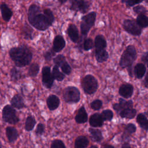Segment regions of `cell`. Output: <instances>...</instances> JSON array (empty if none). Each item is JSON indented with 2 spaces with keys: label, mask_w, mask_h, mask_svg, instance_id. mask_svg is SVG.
Segmentation results:
<instances>
[{
  "label": "cell",
  "mask_w": 148,
  "mask_h": 148,
  "mask_svg": "<svg viewBox=\"0 0 148 148\" xmlns=\"http://www.w3.org/2000/svg\"><path fill=\"white\" fill-rule=\"evenodd\" d=\"M146 71V68L145 64L142 63L137 64L135 66L134 69V74L138 79L142 78L145 75Z\"/></svg>",
  "instance_id": "cell-22"
},
{
  "label": "cell",
  "mask_w": 148,
  "mask_h": 148,
  "mask_svg": "<svg viewBox=\"0 0 148 148\" xmlns=\"http://www.w3.org/2000/svg\"><path fill=\"white\" fill-rule=\"evenodd\" d=\"M65 46V41L61 35H57L53 40V51L56 53L60 52Z\"/></svg>",
  "instance_id": "cell-15"
},
{
  "label": "cell",
  "mask_w": 148,
  "mask_h": 148,
  "mask_svg": "<svg viewBox=\"0 0 148 148\" xmlns=\"http://www.w3.org/2000/svg\"><path fill=\"white\" fill-rule=\"evenodd\" d=\"M136 121L142 128H143L145 131L147 130V128H148L147 119L146 116L143 113H139L137 116Z\"/></svg>",
  "instance_id": "cell-26"
},
{
  "label": "cell",
  "mask_w": 148,
  "mask_h": 148,
  "mask_svg": "<svg viewBox=\"0 0 148 148\" xmlns=\"http://www.w3.org/2000/svg\"><path fill=\"white\" fill-rule=\"evenodd\" d=\"M75 121L79 124L84 123L88 120V115L86 111L84 106H82L78 110L77 113L75 116Z\"/></svg>",
  "instance_id": "cell-20"
},
{
  "label": "cell",
  "mask_w": 148,
  "mask_h": 148,
  "mask_svg": "<svg viewBox=\"0 0 148 148\" xmlns=\"http://www.w3.org/2000/svg\"><path fill=\"white\" fill-rule=\"evenodd\" d=\"M28 20L29 23L39 31H45L52 25V23L43 12L39 6L31 4L28 10Z\"/></svg>",
  "instance_id": "cell-1"
},
{
  "label": "cell",
  "mask_w": 148,
  "mask_h": 148,
  "mask_svg": "<svg viewBox=\"0 0 148 148\" xmlns=\"http://www.w3.org/2000/svg\"><path fill=\"white\" fill-rule=\"evenodd\" d=\"M134 92V87L133 86L129 83H125L122 84L119 90V94L125 98H128L131 97L133 94Z\"/></svg>",
  "instance_id": "cell-11"
},
{
  "label": "cell",
  "mask_w": 148,
  "mask_h": 148,
  "mask_svg": "<svg viewBox=\"0 0 148 148\" xmlns=\"http://www.w3.org/2000/svg\"><path fill=\"white\" fill-rule=\"evenodd\" d=\"M101 114L103 121H110L113 116V112L109 109L103 110Z\"/></svg>",
  "instance_id": "cell-35"
},
{
  "label": "cell",
  "mask_w": 148,
  "mask_h": 148,
  "mask_svg": "<svg viewBox=\"0 0 148 148\" xmlns=\"http://www.w3.org/2000/svg\"><path fill=\"white\" fill-rule=\"evenodd\" d=\"M80 93L77 88L74 86H69L65 88L63 97L65 102L69 103H77L80 101Z\"/></svg>",
  "instance_id": "cell-7"
},
{
  "label": "cell",
  "mask_w": 148,
  "mask_h": 148,
  "mask_svg": "<svg viewBox=\"0 0 148 148\" xmlns=\"http://www.w3.org/2000/svg\"><path fill=\"white\" fill-rule=\"evenodd\" d=\"M89 141L87 137L81 135L79 136L75 140V148H85L88 146Z\"/></svg>",
  "instance_id": "cell-25"
},
{
  "label": "cell",
  "mask_w": 148,
  "mask_h": 148,
  "mask_svg": "<svg viewBox=\"0 0 148 148\" xmlns=\"http://www.w3.org/2000/svg\"><path fill=\"white\" fill-rule=\"evenodd\" d=\"M10 75L11 80L13 82H17L21 77V72L15 67H13L11 69L10 72Z\"/></svg>",
  "instance_id": "cell-33"
},
{
  "label": "cell",
  "mask_w": 148,
  "mask_h": 148,
  "mask_svg": "<svg viewBox=\"0 0 148 148\" xmlns=\"http://www.w3.org/2000/svg\"><path fill=\"white\" fill-rule=\"evenodd\" d=\"M69 3L70 10L83 14L88 12L90 6V2L88 0H69Z\"/></svg>",
  "instance_id": "cell-8"
},
{
  "label": "cell",
  "mask_w": 148,
  "mask_h": 148,
  "mask_svg": "<svg viewBox=\"0 0 148 148\" xmlns=\"http://www.w3.org/2000/svg\"><path fill=\"white\" fill-rule=\"evenodd\" d=\"M52 74L54 77V79L57 81H62L65 78V75L61 72L58 69V66L55 65L52 71Z\"/></svg>",
  "instance_id": "cell-32"
},
{
  "label": "cell",
  "mask_w": 148,
  "mask_h": 148,
  "mask_svg": "<svg viewBox=\"0 0 148 148\" xmlns=\"http://www.w3.org/2000/svg\"><path fill=\"white\" fill-rule=\"evenodd\" d=\"M88 131L90 134V138L92 141L95 142H99L102 140V134L99 130L90 128Z\"/></svg>",
  "instance_id": "cell-24"
},
{
  "label": "cell",
  "mask_w": 148,
  "mask_h": 148,
  "mask_svg": "<svg viewBox=\"0 0 148 148\" xmlns=\"http://www.w3.org/2000/svg\"><path fill=\"white\" fill-rule=\"evenodd\" d=\"M123 27L126 32L132 35L139 36L142 33V28L138 25L135 20L130 19L124 20Z\"/></svg>",
  "instance_id": "cell-9"
},
{
  "label": "cell",
  "mask_w": 148,
  "mask_h": 148,
  "mask_svg": "<svg viewBox=\"0 0 148 148\" xmlns=\"http://www.w3.org/2000/svg\"><path fill=\"white\" fill-rule=\"evenodd\" d=\"M120 116L122 118H126L128 119H132L135 117L136 114V110L132 108H126L123 109L119 112Z\"/></svg>",
  "instance_id": "cell-23"
},
{
  "label": "cell",
  "mask_w": 148,
  "mask_h": 148,
  "mask_svg": "<svg viewBox=\"0 0 148 148\" xmlns=\"http://www.w3.org/2000/svg\"><path fill=\"white\" fill-rule=\"evenodd\" d=\"M147 76H148V75H147V73H146V76H145V83H144L145 86V87H146V88H147V84H148V82H147V80H148V79H147Z\"/></svg>",
  "instance_id": "cell-47"
},
{
  "label": "cell",
  "mask_w": 148,
  "mask_h": 148,
  "mask_svg": "<svg viewBox=\"0 0 148 148\" xmlns=\"http://www.w3.org/2000/svg\"><path fill=\"white\" fill-rule=\"evenodd\" d=\"M93 45H94V43H93L92 40L91 38H87L84 41L83 49L84 50L88 51L92 48Z\"/></svg>",
  "instance_id": "cell-39"
},
{
  "label": "cell",
  "mask_w": 148,
  "mask_h": 148,
  "mask_svg": "<svg viewBox=\"0 0 148 148\" xmlns=\"http://www.w3.org/2000/svg\"><path fill=\"white\" fill-rule=\"evenodd\" d=\"M62 71V72L66 74V75H69L71 72V68L69 66V65L68 64V63L66 61V60L65 61H64L61 65L60 66Z\"/></svg>",
  "instance_id": "cell-38"
},
{
  "label": "cell",
  "mask_w": 148,
  "mask_h": 148,
  "mask_svg": "<svg viewBox=\"0 0 148 148\" xmlns=\"http://www.w3.org/2000/svg\"><path fill=\"white\" fill-rule=\"evenodd\" d=\"M54 55V51L52 50H49L46 52V53L45 54V58L46 60L49 61Z\"/></svg>",
  "instance_id": "cell-45"
},
{
  "label": "cell",
  "mask_w": 148,
  "mask_h": 148,
  "mask_svg": "<svg viewBox=\"0 0 148 148\" xmlns=\"http://www.w3.org/2000/svg\"><path fill=\"white\" fill-rule=\"evenodd\" d=\"M45 131V126L42 123H39L37 125L36 128V131H35V133L37 135H42L43 134Z\"/></svg>",
  "instance_id": "cell-44"
},
{
  "label": "cell",
  "mask_w": 148,
  "mask_h": 148,
  "mask_svg": "<svg viewBox=\"0 0 148 148\" xmlns=\"http://www.w3.org/2000/svg\"><path fill=\"white\" fill-rule=\"evenodd\" d=\"M0 10L1 16L4 21L6 22L9 21L13 16L12 10L9 8V6L4 2H2L0 5Z\"/></svg>",
  "instance_id": "cell-13"
},
{
  "label": "cell",
  "mask_w": 148,
  "mask_h": 148,
  "mask_svg": "<svg viewBox=\"0 0 148 148\" xmlns=\"http://www.w3.org/2000/svg\"><path fill=\"white\" fill-rule=\"evenodd\" d=\"M102 102L99 99H95L91 103V108L95 110H98L101 108Z\"/></svg>",
  "instance_id": "cell-40"
},
{
  "label": "cell",
  "mask_w": 148,
  "mask_h": 148,
  "mask_svg": "<svg viewBox=\"0 0 148 148\" xmlns=\"http://www.w3.org/2000/svg\"><path fill=\"white\" fill-rule=\"evenodd\" d=\"M136 58V51L132 45L128 46L123 51L119 62V65L122 68H131L132 64Z\"/></svg>",
  "instance_id": "cell-3"
},
{
  "label": "cell",
  "mask_w": 148,
  "mask_h": 148,
  "mask_svg": "<svg viewBox=\"0 0 148 148\" xmlns=\"http://www.w3.org/2000/svg\"><path fill=\"white\" fill-rule=\"evenodd\" d=\"M147 57H148V53H147V51H146V52H145L143 54V56H142V61L146 64V65H147V64H148V59H147Z\"/></svg>",
  "instance_id": "cell-46"
},
{
  "label": "cell",
  "mask_w": 148,
  "mask_h": 148,
  "mask_svg": "<svg viewBox=\"0 0 148 148\" xmlns=\"http://www.w3.org/2000/svg\"><path fill=\"white\" fill-rule=\"evenodd\" d=\"M9 54L14 64L18 67H23L28 65L32 58L31 51L24 45L11 48Z\"/></svg>",
  "instance_id": "cell-2"
},
{
  "label": "cell",
  "mask_w": 148,
  "mask_h": 148,
  "mask_svg": "<svg viewBox=\"0 0 148 148\" xmlns=\"http://www.w3.org/2000/svg\"><path fill=\"white\" fill-rule=\"evenodd\" d=\"M119 102L118 103H114L113 105V108L117 113L120 112L123 109L126 108H131L133 106V102L131 100L125 101L123 98L119 99Z\"/></svg>",
  "instance_id": "cell-12"
},
{
  "label": "cell",
  "mask_w": 148,
  "mask_h": 148,
  "mask_svg": "<svg viewBox=\"0 0 148 148\" xmlns=\"http://www.w3.org/2000/svg\"><path fill=\"white\" fill-rule=\"evenodd\" d=\"M43 12L45 14V15L47 16V17L49 18V20L50 21V22L53 24V22L54 21L55 18H54V14H53L52 11L50 9L46 8V9H43Z\"/></svg>",
  "instance_id": "cell-42"
},
{
  "label": "cell",
  "mask_w": 148,
  "mask_h": 148,
  "mask_svg": "<svg viewBox=\"0 0 148 148\" xmlns=\"http://www.w3.org/2000/svg\"><path fill=\"white\" fill-rule=\"evenodd\" d=\"M67 33L68 35L71 39V40L76 43L78 42L79 39V31L77 27L73 24H70L68 25L67 29Z\"/></svg>",
  "instance_id": "cell-14"
},
{
  "label": "cell",
  "mask_w": 148,
  "mask_h": 148,
  "mask_svg": "<svg viewBox=\"0 0 148 148\" xmlns=\"http://www.w3.org/2000/svg\"><path fill=\"white\" fill-rule=\"evenodd\" d=\"M95 51L104 50L106 49L107 43L104 37L101 35H97L95 38Z\"/></svg>",
  "instance_id": "cell-21"
},
{
  "label": "cell",
  "mask_w": 148,
  "mask_h": 148,
  "mask_svg": "<svg viewBox=\"0 0 148 148\" xmlns=\"http://www.w3.org/2000/svg\"><path fill=\"white\" fill-rule=\"evenodd\" d=\"M132 10H133V11L135 13H136L138 14H146L147 13V10L146 9V8L144 6L139 5L133 7Z\"/></svg>",
  "instance_id": "cell-37"
},
{
  "label": "cell",
  "mask_w": 148,
  "mask_h": 148,
  "mask_svg": "<svg viewBox=\"0 0 148 148\" xmlns=\"http://www.w3.org/2000/svg\"><path fill=\"white\" fill-rule=\"evenodd\" d=\"M92 147H98L97 146H91V148H92Z\"/></svg>",
  "instance_id": "cell-51"
},
{
  "label": "cell",
  "mask_w": 148,
  "mask_h": 148,
  "mask_svg": "<svg viewBox=\"0 0 148 148\" xmlns=\"http://www.w3.org/2000/svg\"><path fill=\"white\" fill-rule=\"evenodd\" d=\"M103 147H113V146L112 145H103Z\"/></svg>",
  "instance_id": "cell-50"
},
{
  "label": "cell",
  "mask_w": 148,
  "mask_h": 148,
  "mask_svg": "<svg viewBox=\"0 0 148 148\" xmlns=\"http://www.w3.org/2000/svg\"><path fill=\"white\" fill-rule=\"evenodd\" d=\"M2 147V145L1 144V143H0V147Z\"/></svg>",
  "instance_id": "cell-52"
},
{
  "label": "cell",
  "mask_w": 148,
  "mask_h": 148,
  "mask_svg": "<svg viewBox=\"0 0 148 148\" xmlns=\"http://www.w3.org/2000/svg\"><path fill=\"white\" fill-rule=\"evenodd\" d=\"M11 105L17 109H21L25 106L23 97L18 94H15L10 100Z\"/></svg>",
  "instance_id": "cell-16"
},
{
  "label": "cell",
  "mask_w": 148,
  "mask_h": 148,
  "mask_svg": "<svg viewBox=\"0 0 148 148\" xmlns=\"http://www.w3.org/2000/svg\"><path fill=\"white\" fill-rule=\"evenodd\" d=\"M47 105L50 110H56L60 105V99L55 95H50L46 100Z\"/></svg>",
  "instance_id": "cell-19"
},
{
  "label": "cell",
  "mask_w": 148,
  "mask_h": 148,
  "mask_svg": "<svg viewBox=\"0 0 148 148\" xmlns=\"http://www.w3.org/2000/svg\"><path fill=\"white\" fill-rule=\"evenodd\" d=\"M98 81L92 75H88L83 78L82 87L86 94H92L95 93L98 89Z\"/></svg>",
  "instance_id": "cell-6"
},
{
  "label": "cell",
  "mask_w": 148,
  "mask_h": 148,
  "mask_svg": "<svg viewBox=\"0 0 148 148\" xmlns=\"http://www.w3.org/2000/svg\"><path fill=\"white\" fill-rule=\"evenodd\" d=\"M51 148H65V145L63 142L60 139H56L53 141L51 145Z\"/></svg>",
  "instance_id": "cell-41"
},
{
  "label": "cell",
  "mask_w": 148,
  "mask_h": 148,
  "mask_svg": "<svg viewBox=\"0 0 148 148\" xmlns=\"http://www.w3.org/2000/svg\"><path fill=\"white\" fill-rule=\"evenodd\" d=\"M122 147H130V145L127 143H124L122 146H121Z\"/></svg>",
  "instance_id": "cell-49"
},
{
  "label": "cell",
  "mask_w": 148,
  "mask_h": 148,
  "mask_svg": "<svg viewBox=\"0 0 148 148\" xmlns=\"http://www.w3.org/2000/svg\"><path fill=\"white\" fill-rule=\"evenodd\" d=\"M2 117L4 122L10 124H16L19 121L16 111L11 105H5L2 112Z\"/></svg>",
  "instance_id": "cell-5"
},
{
  "label": "cell",
  "mask_w": 148,
  "mask_h": 148,
  "mask_svg": "<svg viewBox=\"0 0 148 148\" xmlns=\"http://www.w3.org/2000/svg\"><path fill=\"white\" fill-rule=\"evenodd\" d=\"M136 22L142 28H146L148 26V18L145 14H138L136 19Z\"/></svg>",
  "instance_id": "cell-27"
},
{
  "label": "cell",
  "mask_w": 148,
  "mask_h": 148,
  "mask_svg": "<svg viewBox=\"0 0 148 148\" xmlns=\"http://www.w3.org/2000/svg\"><path fill=\"white\" fill-rule=\"evenodd\" d=\"M109 57L108 53L105 49L99 51H95V58L98 62H102L106 61Z\"/></svg>",
  "instance_id": "cell-28"
},
{
  "label": "cell",
  "mask_w": 148,
  "mask_h": 148,
  "mask_svg": "<svg viewBox=\"0 0 148 148\" xmlns=\"http://www.w3.org/2000/svg\"><path fill=\"white\" fill-rule=\"evenodd\" d=\"M136 130V128L135 124L132 123H129L126 125L125 128V132L124 134H125V135H131L135 132Z\"/></svg>",
  "instance_id": "cell-36"
},
{
  "label": "cell",
  "mask_w": 148,
  "mask_h": 148,
  "mask_svg": "<svg viewBox=\"0 0 148 148\" xmlns=\"http://www.w3.org/2000/svg\"><path fill=\"white\" fill-rule=\"evenodd\" d=\"M58 2L60 3V5H63L68 0H57Z\"/></svg>",
  "instance_id": "cell-48"
},
{
  "label": "cell",
  "mask_w": 148,
  "mask_h": 148,
  "mask_svg": "<svg viewBox=\"0 0 148 148\" xmlns=\"http://www.w3.org/2000/svg\"><path fill=\"white\" fill-rule=\"evenodd\" d=\"M36 124V120L35 118L32 116H28L26 120L25 123V129L27 131H30L35 127V125Z\"/></svg>",
  "instance_id": "cell-29"
},
{
  "label": "cell",
  "mask_w": 148,
  "mask_h": 148,
  "mask_svg": "<svg viewBox=\"0 0 148 148\" xmlns=\"http://www.w3.org/2000/svg\"><path fill=\"white\" fill-rule=\"evenodd\" d=\"M97 16L95 12H91L82 17L80 31L83 35H86L90 29L93 27Z\"/></svg>",
  "instance_id": "cell-4"
},
{
  "label": "cell",
  "mask_w": 148,
  "mask_h": 148,
  "mask_svg": "<svg viewBox=\"0 0 148 148\" xmlns=\"http://www.w3.org/2000/svg\"><path fill=\"white\" fill-rule=\"evenodd\" d=\"M89 123L91 126L93 127H99L103 125V120L101 114L96 113L92 114L89 119Z\"/></svg>",
  "instance_id": "cell-18"
},
{
  "label": "cell",
  "mask_w": 148,
  "mask_h": 148,
  "mask_svg": "<svg viewBox=\"0 0 148 148\" xmlns=\"http://www.w3.org/2000/svg\"><path fill=\"white\" fill-rule=\"evenodd\" d=\"M39 71V65L36 63H32L29 67L28 74L31 77H35Z\"/></svg>",
  "instance_id": "cell-31"
},
{
  "label": "cell",
  "mask_w": 148,
  "mask_h": 148,
  "mask_svg": "<svg viewBox=\"0 0 148 148\" xmlns=\"http://www.w3.org/2000/svg\"><path fill=\"white\" fill-rule=\"evenodd\" d=\"M143 1H145L146 3L148 2V0H121V2L124 3L127 7H131L140 3Z\"/></svg>",
  "instance_id": "cell-34"
},
{
  "label": "cell",
  "mask_w": 148,
  "mask_h": 148,
  "mask_svg": "<svg viewBox=\"0 0 148 148\" xmlns=\"http://www.w3.org/2000/svg\"><path fill=\"white\" fill-rule=\"evenodd\" d=\"M32 32L33 29L28 24H25L23 28V34L24 37L26 39H32Z\"/></svg>",
  "instance_id": "cell-30"
},
{
  "label": "cell",
  "mask_w": 148,
  "mask_h": 148,
  "mask_svg": "<svg viewBox=\"0 0 148 148\" xmlns=\"http://www.w3.org/2000/svg\"><path fill=\"white\" fill-rule=\"evenodd\" d=\"M6 135L9 142L12 143L17 140L18 136V134L16 128L8 126L6 128Z\"/></svg>",
  "instance_id": "cell-17"
},
{
  "label": "cell",
  "mask_w": 148,
  "mask_h": 148,
  "mask_svg": "<svg viewBox=\"0 0 148 148\" xmlns=\"http://www.w3.org/2000/svg\"><path fill=\"white\" fill-rule=\"evenodd\" d=\"M42 80L43 84L47 88H50L54 82V77L51 73L50 68L49 66H45L42 71Z\"/></svg>",
  "instance_id": "cell-10"
},
{
  "label": "cell",
  "mask_w": 148,
  "mask_h": 148,
  "mask_svg": "<svg viewBox=\"0 0 148 148\" xmlns=\"http://www.w3.org/2000/svg\"><path fill=\"white\" fill-rule=\"evenodd\" d=\"M54 62L56 64V65L60 66L61 65V64L65 61V57L62 55V54H59L57 55L54 58Z\"/></svg>",
  "instance_id": "cell-43"
}]
</instances>
